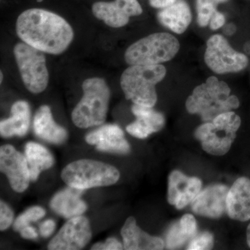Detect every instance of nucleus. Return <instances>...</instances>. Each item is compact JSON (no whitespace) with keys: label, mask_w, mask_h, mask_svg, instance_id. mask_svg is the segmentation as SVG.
<instances>
[{"label":"nucleus","mask_w":250,"mask_h":250,"mask_svg":"<svg viewBox=\"0 0 250 250\" xmlns=\"http://www.w3.org/2000/svg\"><path fill=\"white\" fill-rule=\"evenodd\" d=\"M92 12L106 25L120 28L127 24L130 18L142 14L143 9L138 0H115L111 2H95Z\"/></svg>","instance_id":"f8f14e48"},{"label":"nucleus","mask_w":250,"mask_h":250,"mask_svg":"<svg viewBox=\"0 0 250 250\" xmlns=\"http://www.w3.org/2000/svg\"><path fill=\"white\" fill-rule=\"evenodd\" d=\"M24 156L27 159L31 181L35 182L42 171L54 165V157L47 148L39 143L29 142L24 147Z\"/></svg>","instance_id":"5701e85b"},{"label":"nucleus","mask_w":250,"mask_h":250,"mask_svg":"<svg viewBox=\"0 0 250 250\" xmlns=\"http://www.w3.org/2000/svg\"><path fill=\"white\" fill-rule=\"evenodd\" d=\"M179 0H149V4L156 9H164L177 2Z\"/></svg>","instance_id":"2f4dec72"},{"label":"nucleus","mask_w":250,"mask_h":250,"mask_svg":"<svg viewBox=\"0 0 250 250\" xmlns=\"http://www.w3.org/2000/svg\"><path fill=\"white\" fill-rule=\"evenodd\" d=\"M241 125V119L232 111L222 113L213 121L200 125L195 132L204 150L214 156H223L229 151Z\"/></svg>","instance_id":"423d86ee"},{"label":"nucleus","mask_w":250,"mask_h":250,"mask_svg":"<svg viewBox=\"0 0 250 250\" xmlns=\"http://www.w3.org/2000/svg\"><path fill=\"white\" fill-rule=\"evenodd\" d=\"M223 31L226 35H233L236 31V25L233 24V23H229V24H227V25L224 27Z\"/></svg>","instance_id":"72a5a7b5"},{"label":"nucleus","mask_w":250,"mask_h":250,"mask_svg":"<svg viewBox=\"0 0 250 250\" xmlns=\"http://www.w3.org/2000/svg\"><path fill=\"white\" fill-rule=\"evenodd\" d=\"M229 188L215 184L199 192L192 202L194 213L210 218H219L227 211V197Z\"/></svg>","instance_id":"ddd939ff"},{"label":"nucleus","mask_w":250,"mask_h":250,"mask_svg":"<svg viewBox=\"0 0 250 250\" xmlns=\"http://www.w3.org/2000/svg\"><path fill=\"white\" fill-rule=\"evenodd\" d=\"M21 236L26 239H36L38 237V233L36 230L32 227L28 226L24 227L20 231Z\"/></svg>","instance_id":"473e14b6"},{"label":"nucleus","mask_w":250,"mask_h":250,"mask_svg":"<svg viewBox=\"0 0 250 250\" xmlns=\"http://www.w3.org/2000/svg\"><path fill=\"white\" fill-rule=\"evenodd\" d=\"M131 111L136 117V120L126 126V131L138 139H146L153 133L160 131L165 125L164 115L156 111L152 107L134 104Z\"/></svg>","instance_id":"f3484780"},{"label":"nucleus","mask_w":250,"mask_h":250,"mask_svg":"<svg viewBox=\"0 0 250 250\" xmlns=\"http://www.w3.org/2000/svg\"><path fill=\"white\" fill-rule=\"evenodd\" d=\"M14 213L4 202H0V229L4 231L14 223Z\"/></svg>","instance_id":"cd10ccee"},{"label":"nucleus","mask_w":250,"mask_h":250,"mask_svg":"<svg viewBox=\"0 0 250 250\" xmlns=\"http://www.w3.org/2000/svg\"><path fill=\"white\" fill-rule=\"evenodd\" d=\"M85 141L96 146L100 152L127 154L130 146L125 139L124 131L116 124H106L85 136Z\"/></svg>","instance_id":"2eb2a0df"},{"label":"nucleus","mask_w":250,"mask_h":250,"mask_svg":"<svg viewBox=\"0 0 250 250\" xmlns=\"http://www.w3.org/2000/svg\"><path fill=\"white\" fill-rule=\"evenodd\" d=\"M164 65H130L121 77L122 89L126 98L141 106L153 107L157 102L156 85L164 80Z\"/></svg>","instance_id":"20e7f679"},{"label":"nucleus","mask_w":250,"mask_h":250,"mask_svg":"<svg viewBox=\"0 0 250 250\" xmlns=\"http://www.w3.org/2000/svg\"><path fill=\"white\" fill-rule=\"evenodd\" d=\"M55 228V222L52 219H48L41 224L39 230H40L41 236L44 238H47L54 233Z\"/></svg>","instance_id":"c756f323"},{"label":"nucleus","mask_w":250,"mask_h":250,"mask_svg":"<svg viewBox=\"0 0 250 250\" xmlns=\"http://www.w3.org/2000/svg\"><path fill=\"white\" fill-rule=\"evenodd\" d=\"M0 170L6 174L15 191L27 190L31 181L27 159L12 146L4 145L0 148Z\"/></svg>","instance_id":"9b49d317"},{"label":"nucleus","mask_w":250,"mask_h":250,"mask_svg":"<svg viewBox=\"0 0 250 250\" xmlns=\"http://www.w3.org/2000/svg\"><path fill=\"white\" fill-rule=\"evenodd\" d=\"M95 250H118L124 249V246L121 242L115 238H108L104 243H98L91 248Z\"/></svg>","instance_id":"c85d7f7f"},{"label":"nucleus","mask_w":250,"mask_h":250,"mask_svg":"<svg viewBox=\"0 0 250 250\" xmlns=\"http://www.w3.org/2000/svg\"><path fill=\"white\" fill-rule=\"evenodd\" d=\"M0 75H1V79H0V81H1V83L2 82L3 80V73L2 72H1V73H0Z\"/></svg>","instance_id":"e433bc0d"},{"label":"nucleus","mask_w":250,"mask_h":250,"mask_svg":"<svg viewBox=\"0 0 250 250\" xmlns=\"http://www.w3.org/2000/svg\"><path fill=\"white\" fill-rule=\"evenodd\" d=\"M11 113L10 118L0 123L1 136L4 138L24 136L30 126L31 110L29 104L22 100L16 102L11 107Z\"/></svg>","instance_id":"412c9836"},{"label":"nucleus","mask_w":250,"mask_h":250,"mask_svg":"<svg viewBox=\"0 0 250 250\" xmlns=\"http://www.w3.org/2000/svg\"><path fill=\"white\" fill-rule=\"evenodd\" d=\"M62 178L68 187L85 190L116 184L119 180L120 172L109 164L81 159L65 166L62 172Z\"/></svg>","instance_id":"0eeeda50"},{"label":"nucleus","mask_w":250,"mask_h":250,"mask_svg":"<svg viewBox=\"0 0 250 250\" xmlns=\"http://www.w3.org/2000/svg\"><path fill=\"white\" fill-rule=\"evenodd\" d=\"M214 1V2L215 4H221V3H225L226 2V1H228V0H213Z\"/></svg>","instance_id":"c9c22d12"},{"label":"nucleus","mask_w":250,"mask_h":250,"mask_svg":"<svg viewBox=\"0 0 250 250\" xmlns=\"http://www.w3.org/2000/svg\"><path fill=\"white\" fill-rule=\"evenodd\" d=\"M239 106V100L236 95H231L228 83L213 76L197 85L186 103L187 111L199 115L205 122L213 121L219 115L236 109Z\"/></svg>","instance_id":"f03ea898"},{"label":"nucleus","mask_w":250,"mask_h":250,"mask_svg":"<svg viewBox=\"0 0 250 250\" xmlns=\"http://www.w3.org/2000/svg\"><path fill=\"white\" fill-rule=\"evenodd\" d=\"M125 250H163L164 241L159 237L152 236L139 228L134 217L126 219L121 229Z\"/></svg>","instance_id":"a211bd4d"},{"label":"nucleus","mask_w":250,"mask_h":250,"mask_svg":"<svg viewBox=\"0 0 250 250\" xmlns=\"http://www.w3.org/2000/svg\"><path fill=\"white\" fill-rule=\"evenodd\" d=\"M210 28L212 30H217L225 24V17L222 13L215 11L210 21Z\"/></svg>","instance_id":"7c9ffc66"},{"label":"nucleus","mask_w":250,"mask_h":250,"mask_svg":"<svg viewBox=\"0 0 250 250\" xmlns=\"http://www.w3.org/2000/svg\"><path fill=\"white\" fill-rule=\"evenodd\" d=\"M158 20L162 25L177 34H182L190 25L192 14L190 6L184 0L162 9L158 13Z\"/></svg>","instance_id":"4be33fe9"},{"label":"nucleus","mask_w":250,"mask_h":250,"mask_svg":"<svg viewBox=\"0 0 250 250\" xmlns=\"http://www.w3.org/2000/svg\"><path fill=\"white\" fill-rule=\"evenodd\" d=\"M213 0H196L197 23L202 27L209 24L212 16L216 11Z\"/></svg>","instance_id":"a878e982"},{"label":"nucleus","mask_w":250,"mask_h":250,"mask_svg":"<svg viewBox=\"0 0 250 250\" xmlns=\"http://www.w3.org/2000/svg\"><path fill=\"white\" fill-rule=\"evenodd\" d=\"M83 190L69 187L57 192L50 202L51 208L63 218L70 219L82 215L87 205L81 198Z\"/></svg>","instance_id":"aec40b11"},{"label":"nucleus","mask_w":250,"mask_h":250,"mask_svg":"<svg viewBox=\"0 0 250 250\" xmlns=\"http://www.w3.org/2000/svg\"><path fill=\"white\" fill-rule=\"evenodd\" d=\"M213 243H214V238L213 235L208 231H205L196 236H194L192 241L189 243L187 250H210L213 248Z\"/></svg>","instance_id":"bb28decb"},{"label":"nucleus","mask_w":250,"mask_h":250,"mask_svg":"<svg viewBox=\"0 0 250 250\" xmlns=\"http://www.w3.org/2000/svg\"><path fill=\"white\" fill-rule=\"evenodd\" d=\"M205 61L207 66L217 74L241 71L249 62L246 55L234 50L220 34H215L207 41Z\"/></svg>","instance_id":"1a4fd4ad"},{"label":"nucleus","mask_w":250,"mask_h":250,"mask_svg":"<svg viewBox=\"0 0 250 250\" xmlns=\"http://www.w3.org/2000/svg\"><path fill=\"white\" fill-rule=\"evenodd\" d=\"M42 0H38V1H39V2H41V1H42Z\"/></svg>","instance_id":"4c0bfd02"},{"label":"nucleus","mask_w":250,"mask_h":250,"mask_svg":"<svg viewBox=\"0 0 250 250\" xmlns=\"http://www.w3.org/2000/svg\"><path fill=\"white\" fill-rule=\"evenodd\" d=\"M92 238L89 220L82 215L69 219L49 242L50 250H79L83 249Z\"/></svg>","instance_id":"9d476101"},{"label":"nucleus","mask_w":250,"mask_h":250,"mask_svg":"<svg viewBox=\"0 0 250 250\" xmlns=\"http://www.w3.org/2000/svg\"><path fill=\"white\" fill-rule=\"evenodd\" d=\"M197 222L191 214L182 216L178 223L174 224L169 229L166 236V245L168 249L181 248L197 232Z\"/></svg>","instance_id":"b1692460"},{"label":"nucleus","mask_w":250,"mask_h":250,"mask_svg":"<svg viewBox=\"0 0 250 250\" xmlns=\"http://www.w3.org/2000/svg\"><path fill=\"white\" fill-rule=\"evenodd\" d=\"M227 213L230 218L238 221L250 220V179L240 177L229 190Z\"/></svg>","instance_id":"dca6fc26"},{"label":"nucleus","mask_w":250,"mask_h":250,"mask_svg":"<svg viewBox=\"0 0 250 250\" xmlns=\"http://www.w3.org/2000/svg\"><path fill=\"white\" fill-rule=\"evenodd\" d=\"M45 210L41 207H32L26 210L16 219L13 228L16 231H20L24 227L28 226L33 222H36L43 218Z\"/></svg>","instance_id":"393cba45"},{"label":"nucleus","mask_w":250,"mask_h":250,"mask_svg":"<svg viewBox=\"0 0 250 250\" xmlns=\"http://www.w3.org/2000/svg\"><path fill=\"white\" fill-rule=\"evenodd\" d=\"M82 89L83 95L72 111V122L81 129L103 125L106 121L109 104L107 83L103 79L93 77L83 82Z\"/></svg>","instance_id":"7ed1b4c3"},{"label":"nucleus","mask_w":250,"mask_h":250,"mask_svg":"<svg viewBox=\"0 0 250 250\" xmlns=\"http://www.w3.org/2000/svg\"><path fill=\"white\" fill-rule=\"evenodd\" d=\"M202 181L190 177L179 170H174L169 176L167 200L170 205L182 209L192 203L201 191Z\"/></svg>","instance_id":"4468645a"},{"label":"nucleus","mask_w":250,"mask_h":250,"mask_svg":"<svg viewBox=\"0 0 250 250\" xmlns=\"http://www.w3.org/2000/svg\"><path fill=\"white\" fill-rule=\"evenodd\" d=\"M247 243L250 248V223L247 229Z\"/></svg>","instance_id":"f704fd0d"},{"label":"nucleus","mask_w":250,"mask_h":250,"mask_svg":"<svg viewBox=\"0 0 250 250\" xmlns=\"http://www.w3.org/2000/svg\"><path fill=\"white\" fill-rule=\"evenodd\" d=\"M44 52L24 42L14 46L15 59L23 83L31 93H42L49 82V72Z\"/></svg>","instance_id":"6e6552de"},{"label":"nucleus","mask_w":250,"mask_h":250,"mask_svg":"<svg viewBox=\"0 0 250 250\" xmlns=\"http://www.w3.org/2000/svg\"><path fill=\"white\" fill-rule=\"evenodd\" d=\"M33 128L38 137L53 144H62L66 141L68 136L66 130L54 121L50 108L47 105L38 109L34 116Z\"/></svg>","instance_id":"6ab92c4d"},{"label":"nucleus","mask_w":250,"mask_h":250,"mask_svg":"<svg viewBox=\"0 0 250 250\" xmlns=\"http://www.w3.org/2000/svg\"><path fill=\"white\" fill-rule=\"evenodd\" d=\"M18 37L44 53L62 54L74 39L70 24L59 15L41 9H31L20 15L16 24Z\"/></svg>","instance_id":"f257e3e1"},{"label":"nucleus","mask_w":250,"mask_h":250,"mask_svg":"<svg viewBox=\"0 0 250 250\" xmlns=\"http://www.w3.org/2000/svg\"><path fill=\"white\" fill-rule=\"evenodd\" d=\"M180 44L168 33H155L136 41L126 49V62L130 65H159L175 57Z\"/></svg>","instance_id":"39448f33"}]
</instances>
